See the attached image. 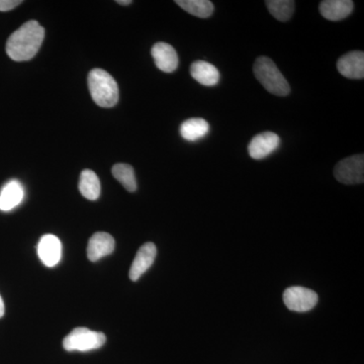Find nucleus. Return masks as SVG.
<instances>
[{"label": "nucleus", "mask_w": 364, "mask_h": 364, "mask_svg": "<svg viewBox=\"0 0 364 364\" xmlns=\"http://www.w3.org/2000/svg\"><path fill=\"white\" fill-rule=\"evenodd\" d=\"M44 38L45 28L37 21H28L7 40V55L14 61H28L39 52Z\"/></svg>", "instance_id": "obj_1"}, {"label": "nucleus", "mask_w": 364, "mask_h": 364, "mask_svg": "<svg viewBox=\"0 0 364 364\" xmlns=\"http://www.w3.org/2000/svg\"><path fill=\"white\" fill-rule=\"evenodd\" d=\"M88 87L95 104L102 107H114L119 102V86L116 80L102 69H92L88 74Z\"/></svg>", "instance_id": "obj_2"}, {"label": "nucleus", "mask_w": 364, "mask_h": 364, "mask_svg": "<svg viewBox=\"0 0 364 364\" xmlns=\"http://www.w3.org/2000/svg\"><path fill=\"white\" fill-rule=\"evenodd\" d=\"M254 75L263 87L277 97H287L291 92V87L274 62L267 57H259L253 67Z\"/></svg>", "instance_id": "obj_3"}, {"label": "nucleus", "mask_w": 364, "mask_h": 364, "mask_svg": "<svg viewBox=\"0 0 364 364\" xmlns=\"http://www.w3.org/2000/svg\"><path fill=\"white\" fill-rule=\"evenodd\" d=\"M107 341L104 333L91 331L87 328L79 327L72 330L63 340L66 351L86 352L100 348Z\"/></svg>", "instance_id": "obj_4"}, {"label": "nucleus", "mask_w": 364, "mask_h": 364, "mask_svg": "<svg viewBox=\"0 0 364 364\" xmlns=\"http://www.w3.org/2000/svg\"><path fill=\"white\" fill-rule=\"evenodd\" d=\"M334 176L337 181L347 186L363 183V154L353 155L337 163L334 169Z\"/></svg>", "instance_id": "obj_5"}, {"label": "nucleus", "mask_w": 364, "mask_h": 364, "mask_svg": "<svg viewBox=\"0 0 364 364\" xmlns=\"http://www.w3.org/2000/svg\"><path fill=\"white\" fill-rule=\"evenodd\" d=\"M282 299L289 310L298 313H305L312 310L318 301L316 291L303 287H287Z\"/></svg>", "instance_id": "obj_6"}, {"label": "nucleus", "mask_w": 364, "mask_h": 364, "mask_svg": "<svg viewBox=\"0 0 364 364\" xmlns=\"http://www.w3.org/2000/svg\"><path fill=\"white\" fill-rule=\"evenodd\" d=\"M279 136L273 132L258 134L249 144V155L252 159H264L279 148Z\"/></svg>", "instance_id": "obj_7"}, {"label": "nucleus", "mask_w": 364, "mask_h": 364, "mask_svg": "<svg viewBox=\"0 0 364 364\" xmlns=\"http://www.w3.org/2000/svg\"><path fill=\"white\" fill-rule=\"evenodd\" d=\"M157 256V248L156 245L152 242H148V243L144 244L139 249L138 252L136 254L135 259L132 263L130 273L131 280L136 282L141 277L147 272L153 263H154L155 258Z\"/></svg>", "instance_id": "obj_8"}, {"label": "nucleus", "mask_w": 364, "mask_h": 364, "mask_svg": "<svg viewBox=\"0 0 364 364\" xmlns=\"http://www.w3.org/2000/svg\"><path fill=\"white\" fill-rule=\"evenodd\" d=\"M151 54L154 59L155 65L163 72L171 73L178 67V55L176 49L167 43H156L153 46Z\"/></svg>", "instance_id": "obj_9"}, {"label": "nucleus", "mask_w": 364, "mask_h": 364, "mask_svg": "<svg viewBox=\"0 0 364 364\" xmlns=\"http://www.w3.org/2000/svg\"><path fill=\"white\" fill-rule=\"evenodd\" d=\"M38 254H39L41 261L44 263L46 267H55L61 260V241L54 235H45L41 238L39 245H38Z\"/></svg>", "instance_id": "obj_10"}, {"label": "nucleus", "mask_w": 364, "mask_h": 364, "mask_svg": "<svg viewBox=\"0 0 364 364\" xmlns=\"http://www.w3.org/2000/svg\"><path fill=\"white\" fill-rule=\"evenodd\" d=\"M337 68L342 76L348 79H363L364 53L353 51L343 55L337 62Z\"/></svg>", "instance_id": "obj_11"}, {"label": "nucleus", "mask_w": 364, "mask_h": 364, "mask_svg": "<svg viewBox=\"0 0 364 364\" xmlns=\"http://www.w3.org/2000/svg\"><path fill=\"white\" fill-rule=\"evenodd\" d=\"M116 242L112 235L105 232H97L90 239L87 246L88 259L95 262L102 259L105 256L114 252Z\"/></svg>", "instance_id": "obj_12"}, {"label": "nucleus", "mask_w": 364, "mask_h": 364, "mask_svg": "<svg viewBox=\"0 0 364 364\" xmlns=\"http://www.w3.org/2000/svg\"><path fill=\"white\" fill-rule=\"evenodd\" d=\"M353 4L351 0H325L320 4V13L326 20L342 21L350 16Z\"/></svg>", "instance_id": "obj_13"}, {"label": "nucleus", "mask_w": 364, "mask_h": 364, "mask_svg": "<svg viewBox=\"0 0 364 364\" xmlns=\"http://www.w3.org/2000/svg\"><path fill=\"white\" fill-rule=\"evenodd\" d=\"M191 75L202 85L214 86L220 81V72L217 67L207 61L198 60L191 66Z\"/></svg>", "instance_id": "obj_14"}, {"label": "nucleus", "mask_w": 364, "mask_h": 364, "mask_svg": "<svg viewBox=\"0 0 364 364\" xmlns=\"http://www.w3.org/2000/svg\"><path fill=\"white\" fill-rule=\"evenodd\" d=\"M25 191L20 182L11 181L7 182L0 191V210L9 212L18 207L23 200Z\"/></svg>", "instance_id": "obj_15"}, {"label": "nucleus", "mask_w": 364, "mask_h": 364, "mask_svg": "<svg viewBox=\"0 0 364 364\" xmlns=\"http://www.w3.org/2000/svg\"><path fill=\"white\" fill-rule=\"evenodd\" d=\"M210 131V124L205 119L200 117H193L184 122L181 126V135L184 140L189 142L200 140L203 136H207Z\"/></svg>", "instance_id": "obj_16"}, {"label": "nucleus", "mask_w": 364, "mask_h": 364, "mask_svg": "<svg viewBox=\"0 0 364 364\" xmlns=\"http://www.w3.org/2000/svg\"><path fill=\"white\" fill-rule=\"evenodd\" d=\"M79 191L81 195L90 200H97L100 196V181L95 172L85 169L81 172L79 179Z\"/></svg>", "instance_id": "obj_17"}, {"label": "nucleus", "mask_w": 364, "mask_h": 364, "mask_svg": "<svg viewBox=\"0 0 364 364\" xmlns=\"http://www.w3.org/2000/svg\"><path fill=\"white\" fill-rule=\"evenodd\" d=\"M176 4L196 18H210L214 13V4L210 0H176Z\"/></svg>", "instance_id": "obj_18"}, {"label": "nucleus", "mask_w": 364, "mask_h": 364, "mask_svg": "<svg viewBox=\"0 0 364 364\" xmlns=\"http://www.w3.org/2000/svg\"><path fill=\"white\" fill-rule=\"evenodd\" d=\"M265 4L272 16L279 21L291 20L296 6L293 0H267Z\"/></svg>", "instance_id": "obj_19"}, {"label": "nucleus", "mask_w": 364, "mask_h": 364, "mask_svg": "<svg viewBox=\"0 0 364 364\" xmlns=\"http://www.w3.org/2000/svg\"><path fill=\"white\" fill-rule=\"evenodd\" d=\"M112 176L117 181L121 182L122 186H124L127 191L130 193H134L136 191V181L135 176V171L133 167L124 163H119L112 167Z\"/></svg>", "instance_id": "obj_20"}, {"label": "nucleus", "mask_w": 364, "mask_h": 364, "mask_svg": "<svg viewBox=\"0 0 364 364\" xmlns=\"http://www.w3.org/2000/svg\"><path fill=\"white\" fill-rule=\"evenodd\" d=\"M23 4L21 0H0V11H9Z\"/></svg>", "instance_id": "obj_21"}, {"label": "nucleus", "mask_w": 364, "mask_h": 364, "mask_svg": "<svg viewBox=\"0 0 364 364\" xmlns=\"http://www.w3.org/2000/svg\"><path fill=\"white\" fill-rule=\"evenodd\" d=\"M4 315V299H2L1 296H0V318Z\"/></svg>", "instance_id": "obj_22"}, {"label": "nucleus", "mask_w": 364, "mask_h": 364, "mask_svg": "<svg viewBox=\"0 0 364 364\" xmlns=\"http://www.w3.org/2000/svg\"><path fill=\"white\" fill-rule=\"evenodd\" d=\"M117 4H121V6H129L132 1L131 0H117Z\"/></svg>", "instance_id": "obj_23"}]
</instances>
